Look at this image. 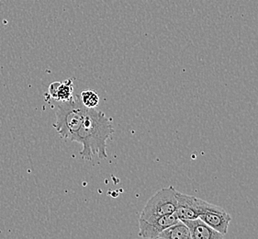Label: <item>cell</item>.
<instances>
[{
	"label": "cell",
	"mask_w": 258,
	"mask_h": 239,
	"mask_svg": "<svg viewBox=\"0 0 258 239\" xmlns=\"http://www.w3.org/2000/svg\"><path fill=\"white\" fill-rule=\"evenodd\" d=\"M114 133L110 119L96 108L88 109L86 118L75 136V142L83 146L80 155L86 160H92L94 156L108 158L106 142Z\"/></svg>",
	"instance_id": "cell-1"
},
{
	"label": "cell",
	"mask_w": 258,
	"mask_h": 239,
	"mask_svg": "<svg viewBox=\"0 0 258 239\" xmlns=\"http://www.w3.org/2000/svg\"><path fill=\"white\" fill-rule=\"evenodd\" d=\"M88 109L78 96H75L69 101L60 102L55 112L54 129L62 138L74 141L83 121L86 118Z\"/></svg>",
	"instance_id": "cell-2"
},
{
	"label": "cell",
	"mask_w": 258,
	"mask_h": 239,
	"mask_svg": "<svg viewBox=\"0 0 258 239\" xmlns=\"http://www.w3.org/2000/svg\"><path fill=\"white\" fill-rule=\"evenodd\" d=\"M176 190L173 187L164 188L147 202L140 219L151 222L155 219L176 213Z\"/></svg>",
	"instance_id": "cell-3"
},
{
	"label": "cell",
	"mask_w": 258,
	"mask_h": 239,
	"mask_svg": "<svg viewBox=\"0 0 258 239\" xmlns=\"http://www.w3.org/2000/svg\"><path fill=\"white\" fill-rule=\"evenodd\" d=\"M199 218L223 235L227 233L229 224L232 221V216L224 209L206 201L202 202Z\"/></svg>",
	"instance_id": "cell-4"
},
{
	"label": "cell",
	"mask_w": 258,
	"mask_h": 239,
	"mask_svg": "<svg viewBox=\"0 0 258 239\" xmlns=\"http://www.w3.org/2000/svg\"><path fill=\"white\" fill-rule=\"evenodd\" d=\"M179 218L176 213L146 222L139 219V235L144 238H157L158 235L171 225L176 224Z\"/></svg>",
	"instance_id": "cell-5"
},
{
	"label": "cell",
	"mask_w": 258,
	"mask_h": 239,
	"mask_svg": "<svg viewBox=\"0 0 258 239\" xmlns=\"http://www.w3.org/2000/svg\"><path fill=\"white\" fill-rule=\"evenodd\" d=\"M176 213L181 221L199 218L202 210L203 200L200 198L186 195L176 191Z\"/></svg>",
	"instance_id": "cell-6"
},
{
	"label": "cell",
	"mask_w": 258,
	"mask_h": 239,
	"mask_svg": "<svg viewBox=\"0 0 258 239\" xmlns=\"http://www.w3.org/2000/svg\"><path fill=\"white\" fill-rule=\"evenodd\" d=\"M183 222L189 229L192 239H222L224 236L200 218L186 220Z\"/></svg>",
	"instance_id": "cell-7"
},
{
	"label": "cell",
	"mask_w": 258,
	"mask_h": 239,
	"mask_svg": "<svg viewBox=\"0 0 258 239\" xmlns=\"http://www.w3.org/2000/svg\"><path fill=\"white\" fill-rule=\"evenodd\" d=\"M74 87L71 79H68L64 82H53L49 86L48 93L52 99L59 102H66L72 99Z\"/></svg>",
	"instance_id": "cell-8"
},
{
	"label": "cell",
	"mask_w": 258,
	"mask_h": 239,
	"mask_svg": "<svg viewBox=\"0 0 258 239\" xmlns=\"http://www.w3.org/2000/svg\"><path fill=\"white\" fill-rule=\"evenodd\" d=\"M157 238L160 239H190V231L183 221L179 220L177 223L164 230Z\"/></svg>",
	"instance_id": "cell-9"
},
{
	"label": "cell",
	"mask_w": 258,
	"mask_h": 239,
	"mask_svg": "<svg viewBox=\"0 0 258 239\" xmlns=\"http://www.w3.org/2000/svg\"><path fill=\"white\" fill-rule=\"evenodd\" d=\"M83 104L87 108H96L99 103V97L95 90H84L80 95Z\"/></svg>",
	"instance_id": "cell-10"
}]
</instances>
